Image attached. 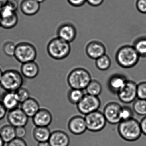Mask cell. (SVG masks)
Listing matches in <instances>:
<instances>
[{"mask_svg": "<svg viewBox=\"0 0 146 146\" xmlns=\"http://www.w3.org/2000/svg\"><path fill=\"white\" fill-rule=\"evenodd\" d=\"M117 129L120 137L128 142L138 141L142 134L140 123L134 118L121 121L118 124Z\"/></svg>", "mask_w": 146, "mask_h": 146, "instance_id": "6da1fadb", "label": "cell"}, {"mask_svg": "<svg viewBox=\"0 0 146 146\" xmlns=\"http://www.w3.org/2000/svg\"><path fill=\"white\" fill-rule=\"evenodd\" d=\"M140 57L133 46L124 45L119 48L116 54V60L122 68L129 69L135 66Z\"/></svg>", "mask_w": 146, "mask_h": 146, "instance_id": "7a4b0ae2", "label": "cell"}, {"mask_svg": "<svg viewBox=\"0 0 146 146\" xmlns=\"http://www.w3.org/2000/svg\"><path fill=\"white\" fill-rule=\"evenodd\" d=\"M92 80L91 75L86 69L77 68L72 70L67 76L68 84L71 89L84 90Z\"/></svg>", "mask_w": 146, "mask_h": 146, "instance_id": "3957f363", "label": "cell"}, {"mask_svg": "<svg viewBox=\"0 0 146 146\" xmlns=\"http://www.w3.org/2000/svg\"><path fill=\"white\" fill-rule=\"evenodd\" d=\"M23 84V77L21 72L13 69L4 72L0 82L1 88L8 92H15L21 88Z\"/></svg>", "mask_w": 146, "mask_h": 146, "instance_id": "277c9868", "label": "cell"}, {"mask_svg": "<svg viewBox=\"0 0 146 146\" xmlns=\"http://www.w3.org/2000/svg\"><path fill=\"white\" fill-rule=\"evenodd\" d=\"M47 52L54 59L61 60L68 57L71 50L70 43L59 37L52 39L48 44Z\"/></svg>", "mask_w": 146, "mask_h": 146, "instance_id": "5b68a950", "label": "cell"}, {"mask_svg": "<svg viewBox=\"0 0 146 146\" xmlns=\"http://www.w3.org/2000/svg\"><path fill=\"white\" fill-rule=\"evenodd\" d=\"M14 57L22 64L35 61L37 57L36 48L31 43L22 42L16 45Z\"/></svg>", "mask_w": 146, "mask_h": 146, "instance_id": "8992f818", "label": "cell"}, {"mask_svg": "<svg viewBox=\"0 0 146 146\" xmlns=\"http://www.w3.org/2000/svg\"><path fill=\"white\" fill-rule=\"evenodd\" d=\"M87 130L97 132L103 130L106 125L107 121L103 113L99 111L85 115L84 117Z\"/></svg>", "mask_w": 146, "mask_h": 146, "instance_id": "52a82bcc", "label": "cell"}, {"mask_svg": "<svg viewBox=\"0 0 146 146\" xmlns=\"http://www.w3.org/2000/svg\"><path fill=\"white\" fill-rule=\"evenodd\" d=\"M101 106V101L98 96L85 94L82 99L77 105L78 111L86 115L98 111Z\"/></svg>", "mask_w": 146, "mask_h": 146, "instance_id": "ba28073f", "label": "cell"}, {"mask_svg": "<svg viewBox=\"0 0 146 146\" xmlns=\"http://www.w3.org/2000/svg\"><path fill=\"white\" fill-rule=\"evenodd\" d=\"M117 95L123 103L129 104L134 102L137 98V84L134 81L127 80Z\"/></svg>", "mask_w": 146, "mask_h": 146, "instance_id": "9c48e42d", "label": "cell"}, {"mask_svg": "<svg viewBox=\"0 0 146 146\" xmlns=\"http://www.w3.org/2000/svg\"><path fill=\"white\" fill-rule=\"evenodd\" d=\"M18 17L16 12L7 5L0 10V27L5 29H11L17 25Z\"/></svg>", "mask_w": 146, "mask_h": 146, "instance_id": "30bf717a", "label": "cell"}, {"mask_svg": "<svg viewBox=\"0 0 146 146\" xmlns=\"http://www.w3.org/2000/svg\"><path fill=\"white\" fill-rule=\"evenodd\" d=\"M122 106L116 102L108 103L104 108L103 113L107 122L112 125L119 124L121 121L120 118Z\"/></svg>", "mask_w": 146, "mask_h": 146, "instance_id": "8fae6325", "label": "cell"}, {"mask_svg": "<svg viewBox=\"0 0 146 146\" xmlns=\"http://www.w3.org/2000/svg\"><path fill=\"white\" fill-rule=\"evenodd\" d=\"M29 118L19 108L9 111L7 115V120L9 124L15 128L25 127L28 124Z\"/></svg>", "mask_w": 146, "mask_h": 146, "instance_id": "7c38bea8", "label": "cell"}, {"mask_svg": "<svg viewBox=\"0 0 146 146\" xmlns=\"http://www.w3.org/2000/svg\"><path fill=\"white\" fill-rule=\"evenodd\" d=\"M58 37L71 43L74 41L77 36V30L73 24L65 23L60 25L57 31Z\"/></svg>", "mask_w": 146, "mask_h": 146, "instance_id": "4fadbf2b", "label": "cell"}, {"mask_svg": "<svg viewBox=\"0 0 146 146\" xmlns=\"http://www.w3.org/2000/svg\"><path fill=\"white\" fill-rule=\"evenodd\" d=\"M85 52L89 58L96 60L106 54V47L99 41H91L86 46Z\"/></svg>", "mask_w": 146, "mask_h": 146, "instance_id": "5bb4252c", "label": "cell"}, {"mask_svg": "<svg viewBox=\"0 0 146 146\" xmlns=\"http://www.w3.org/2000/svg\"><path fill=\"white\" fill-rule=\"evenodd\" d=\"M52 119V115L49 110L40 108L32 117V122L36 127H48Z\"/></svg>", "mask_w": 146, "mask_h": 146, "instance_id": "9a60e30c", "label": "cell"}, {"mask_svg": "<svg viewBox=\"0 0 146 146\" xmlns=\"http://www.w3.org/2000/svg\"><path fill=\"white\" fill-rule=\"evenodd\" d=\"M68 129L73 135H79L87 130L85 119L82 116H77L72 118L69 121Z\"/></svg>", "mask_w": 146, "mask_h": 146, "instance_id": "2e32d148", "label": "cell"}, {"mask_svg": "<svg viewBox=\"0 0 146 146\" xmlns=\"http://www.w3.org/2000/svg\"><path fill=\"white\" fill-rule=\"evenodd\" d=\"M48 141L51 146H69L70 138L64 131L56 130L51 133Z\"/></svg>", "mask_w": 146, "mask_h": 146, "instance_id": "e0dca14e", "label": "cell"}, {"mask_svg": "<svg viewBox=\"0 0 146 146\" xmlns=\"http://www.w3.org/2000/svg\"><path fill=\"white\" fill-rule=\"evenodd\" d=\"M127 79L124 75L116 73L110 77L108 82V86L110 91L117 94L123 88Z\"/></svg>", "mask_w": 146, "mask_h": 146, "instance_id": "ac0fdd59", "label": "cell"}, {"mask_svg": "<svg viewBox=\"0 0 146 146\" xmlns=\"http://www.w3.org/2000/svg\"><path fill=\"white\" fill-rule=\"evenodd\" d=\"M20 71L24 77L28 79H34L39 74L40 68L35 61H31L22 64Z\"/></svg>", "mask_w": 146, "mask_h": 146, "instance_id": "d6986e66", "label": "cell"}, {"mask_svg": "<svg viewBox=\"0 0 146 146\" xmlns=\"http://www.w3.org/2000/svg\"><path fill=\"white\" fill-rule=\"evenodd\" d=\"M21 104L20 108L29 117H33L40 109L38 101L32 97H30Z\"/></svg>", "mask_w": 146, "mask_h": 146, "instance_id": "ffe728a7", "label": "cell"}, {"mask_svg": "<svg viewBox=\"0 0 146 146\" xmlns=\"http://www.w3.org/2000/svg\"><path fill=\"white\" fill-rule=\"evenodd\" d=\"M40 4L35 0H23L20 9L23 14L28 16L35 15L40 11Z\"/></svg>", "mask_w": 146, "mask_h": 146, "instance_id": "44dd1931", "label": "cell"}, {"mask_svg": "<svg viewBox=\"0 0 146 146\" xmlns=\"http://www.w3.org/2000/svg\"><path fill=\"white\" fill-rule=\"evenodd\" d=\"M1 102L9 111L17 108L20 104L15 92L6 91L2 96Z\"/></svg>", "mask_w": 146, "mask_h": 146, "instance_id": "7402d4cb", "label": "cell"}, {"mask_svg": "<svg viewBox=\"0 0 146 146\" xmlns=\"http://www.w3.org/2000/svg\"><path fill=\"white\" fill-rule=\"evenodd\" d=\"M52 132L48 127H35L33 131L34 139L36 141H48Z\"/></svg>", "mask_w": 146, "mask_h": 146, "instance_id": "603a6c76", "label": "cell"}, {"mask_svg": "<svg viewBox=\"0 0 146 146\" xmlns=\"http://www.w3.org/2000/svg\"><path fill=\"white\" fill-rule=\"evenodd\" d=\"M0 136L5 143H8L16 137L15 127L9 124L3 125L0 128Z\"/></svg>", "mask_w": 146, "mask_h": 146, "instance_id": "cb8c5ba5", "label": "cell"}, {"mask_svg": "<svg viewBox=\"0 0 146 146\" xmlns=\"http://www.w3.org/2000/svg\"><path fill=\"white\" fill-rule=\"evenodd\" d=\"M133 46L141 58H146V36L137 38L133 43Z\"/></svg>", "mask_w": 146, "mask_h": 146, "instance_id": "d4e9b609", "label": "cell"}, {"mask_svg": "<svg viewBox=\"0 0 146 146\" xmlns=\"http://www.w3.org/2000/svg\"><path fill=\"white\" fill-rule=\"evenodd\" d=\"M85 90L86 94L93 96H98L101 94L102 86L99 81L92 79Z\"/></svg>", "mask_w": 146, "mask_h": 146, "instance_id": "484cf974", "label": "cell"}, {"mask_svg": "<svg viewBox=\"0 0 146 146\" xmlns=\"http://www.w3.org/2000/svg\"><path fill=\"white\" fill-rule=\"evenodd\" d=\"M85 94L84 90L71 89L68 93V100L72 104L77 105Z\"/></svg>", "mask_w": 146, "mask_h": 146, "instance_id": "4316f807", "label": "cell"}, {"mask_svg": "<svg viewBox=\"0 0 146 146\" xmlns=\"http://www.w3.org/2000/svg\"><path fill=\"white\" fill-rule=\"evenodd\" d=\"M111 64L110 57L107 54H105L96 60L95 64L97 69L101 71H106L108 70Z\"/></svg>", "mask_w": 146, "mask_h": 146, "instance_id": "83f0119b", "label": "cell"}, {"mask_svg": "<svg viewBox=\"0 0 146 146\" xmlns=\"http://www.w3.org/2000/svg\"><path fill=\"white\" fill-rule=\"evenodd\" d=\"M133 110L139 116H146V100L137 99L134 102Z\"/></svg>", "mask_w": 146, "mask_h": 146, "instance_id": "f1b7e54d", "label": "cell"}, {"mask_svg": "<svg viewBox=\"0 0 146 146\" xmlns=\"http://www.w3.org/2000/svg\"><path fill=\"white\" fill-rule=\"evenodd\" d=\"M3 51L4 53L9 56L13 57L15 54L16 45L11 41L6 42L3 46Z\"/></svg>", "mask_w": 146, "mask_h": 146, "instance_id": "f546056e", "label": "cell"}, {"mask_svg": "<svg viewBox=\"0 0 146 146\" xmlns=\"http://www.w3.org/2000/svg\"><path fill=\"white\" fill-rule=\"evenodd\" d=\"M20 103L25 101L30 97L29 91L26 88L22 87L15 91Z\"/></svg>", "mask_w": 146, "mask_h": 146, "instance_id": "4dcf8cb0", "label": "cell"}, {"mask_svg": "<svg viewBox=\"0 0 146 146\" xmlns=\"http://www.w3.org/2000/svg\"><path fill=\"white\" fill-rule=\"evenodd\" d=\"M133 110L129 107L127 106H122L120 113L121 121H125L133 118Z\"/></svg>", "mask_w": 146, "mask_h": 146, "instance_id": "1f68e13d", "label": "cell"}, {"mask_svg": "<svg viewBox=\"0 0 146 146\" xmlns=\"http://www.w3.org/2000/svg\"><path fill=\"white\" fill-rule=\"evenodd\" d=\"M137 98L146 100V82L137 84Z\"/></svg>", "mask_w": 146, "mask_h": 146, "instance_id": "d6a6232c", "label": "cell"}, {"mask_svg": "<svg viewBox=\"0 0 146 146\" xmlns=\"http://www.w3.org/2000/svg\"><path fill=\"white\" fill-rule=\"evenodd\" d=\"M135 5L139 12L146 14V0H136Z\"/></svg>", "mask_w": 146, "mask_h": 146, "instance_id": "836d02e7", "label": "cell"}, {"mask_svg": "<svg viewBox=\"0 0 146 146\" xmlns=\"http://www.w3.org/2000/svg\"><path fill=\"white\" fill-rule=\"evenodd\" d=\"M7 146H28L25 141L22 138L16 137L7 143Z\"/></svg>", "mask_w": 146, "mask_h": 146, "instance_id": "e575fe53", "label": "cell"}, {"mask_svg": "<svg viewBox=\"0 0 146 146\" xmlns=\"http://www.w3.org/2000/svg\"><path fill=\"white\" fill-rule=\"evenodd\" d=\"M16 137L23 138L26 136L27 131L25 127H19L15 128Z\"/></svg>", "mask_w": 146, "mask_h": 146, "instance_id": "d590c367", "label": "cell"}, {"mask_svg": "<svg viewBox=\"0 0 146 146\" xmlns=\"http://www.w3.org/2000/svg\"><path fill=\"white\" fill-rule=\"evenodd\" d=\"M69 4L74 7H80L87 2L86 0H67Z\"/></svg>", "mask_w": 146, "mask_h": 146, "instance_id": "8d00e7d4", "label": "cell"}, {"mask_svg": "<svg viewBox=\"0 0 146 146\" xmlns=\"http://www.w3.org/2000/svg\"><path fill=\"white\" fill-rule=\"evenodd\" d=\"M104 0H86L87 3L92 7H98L104 2Z\"/></svg>", "mask_w": 146, "mask_h": 146, "instance_id": "74e56055", "label": "cell"}, {"mask_svg": "<svg viewBox=\"0 0 146 146\" xmlns=\"http://www.w3.org/2000/svg\"><path fill=\"white\" fill-rule=\"evenodd\" d=\"M7 110L0 101V120H2L5 117L7 114Z\"/></svg>", "mask_w": 146, "mask_h": 146, "instance_id": "f35d334b", "label": "cell"}, {"mask_svg": "<svg viewBox=\"0 0 146 146\" xmlns=\"http://www.w3.org/2000/svg\"><path fill=\"white\" fill-rule=\"evenodd\" d=\"M7 5L11 7L16 11L18 7V3L17 0H8Z\"/></svg>", "mask_w": 146, "mask_h": 146, "instance_id": "ab89813d", "label": "cell"}, {"mask_svg": "<svg viewBox=\"0 0 146 146\" xmlns=\"http://www.w3.org/2000/svg\"><path fill=\"white\" fill-rule=\"evenodd\" d=\"M140 123L142 134L146 136V116L141 119Z\"/></svg>", "mask_w": 146, "mask_h": 146, "instance_id": "60d3db41", "label": "cell"}, {"mask_svg": "<svg viewBox=\"0 0 146 146\" xmlns=\"http://www.w3.org/2000/svg\"><path fill=\"white\" fill-rule=\"evenodd\" d=\"M37 146H51L49 141L41 142L38 143Z\"/></svg>", "mask_w": 146, "mask_h": 146, "instance_id": "b9f144b4", "label": "cell"}, {"mask_svg": "<svg viewBox=\"0 0 146 146\" xmlns=\"http://www.w3.org/2000/svg\"><path fill=\"white\" fill-rule=\"evenodd\" d=\"M8 0H0V10L7 4Z\"/></svg>", "mask_w": 146, "mask_h": 146, "instance_id": "7bdbcfd3", "label": "cell"}, {"mask_svg": "<svg viewBox=\"0 0 146 146\" xmlns=\"http://www.w3.org/2000/svg\"><path fill=\"white\" fill-rule=\"evenodd\" d=\"M5 143L4 142L3 140L1 138V137L0 136V146H5Z\"/></svg>", "mask_w": 146, "mask_h": 146, "instance_id": "ee69618b", "label": "cell"}, {"mask_svg": "<svg viewBox=\"0 0 146 146\" xmlns=\"http://www.w3.org/2000/svg\"><path fill=\"white\" fill-rule=\"evenodd\" d=\"M3 72L2 71V70L0 68V82L1 80V78H2V75H3Z\"/></svg>", "mask_w": 146, "mask_h": 146, "instance_id": "f6af8a7d", "label": "cell"}, {"mask_svg": "<svg viewBox=\"0 0 146 146\" xmlns=\"http://www.w3.org/2000/svg\"><path fill=\"white\" fill-rule=\"evenodd\" d=\"M35 1H37L40 4H41V3H43V2H44L46 0H35Z\"/></svg>", "mask_w": 146, "mask_h": 146, "instance_id": "bcb514c9", "label": "cell"}, {"mask_svg": "<svg viewBox=\"0 0 146 146\" xmlns=\"http://www.w3.org/2000/svg\"><path fill=\"white\" fill-rule=\"evenodd\" d=\"M0 98H1V93H0Z\"/></svg>", "mask_w": 146, "mask_h": 146, "instance_id": "7dc6e473", "label": "cell"}]
</instances>
